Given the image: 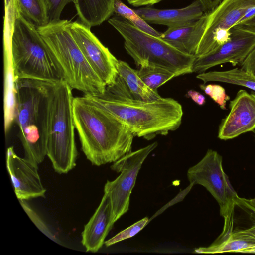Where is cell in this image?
<instances>
[{
    "label": "cell",
    "mask_w": 255,
    "mask_h": 255,
    "mask_svg": "<svg viewBox=\"0 0 255 255\" xmlns=\"http://www.w3.org/2000/svg\"><path fill=\"white\" fill-rule=\"evenodd\" d=\"M83 96L125 125L135 136L146 140L166 135L181 124L182 107L176 100L161 97L151 101L134 99L118 77L102 95Z\"/></svg>",
    "instance_id": "cell-1"
},
{
    "label": "cell",
    "mask_w": 255,
    "mask_h": 255,
    "mask_svg": "<svg viewBox=\"0 0 255 255\" xmlns=\"http://www.w3.org/2000/svg\"><path fill=\"white\" fill-rule=\"evenodd\" d=\"M73 113L82 150L96 166L113 163L131 151L135 136L113 116L84 96L74 97Z\"/></svg>",
    "instance_id": "cell-2"
},
{
    "label": "cell",
    "mask_w": 255,
    "mask_h": 255,
    "mask_svg": "<svg viewBox=\"0 0 255 255\" xmlns=\"http://www.w3.org/2000/svg\"><path fill=\"white\" fill-rule=\"evenodd\" d=\"M4 1V42L10 54L14 80L64 81L37 27L22 15L16 0Z\"/></svg>",
    "instance_id": "cell-3"
},
{
    "label": "cell",
    "mask_w": 255,
    "mask_h": 255,
    "mask_svg": "<svg viewBox=\"0 0 255 255\" xmlns=\"http://www.w3.org/2000/svg\"><path fill=\"white\" fill-rule=\"evenodd\" d=\"M57 83L14 80V120L25 157L36 164L46 156V129L49 95Z\"/></svg>",
    "instance_id": "cell-4"
},
{
    "label": "cell",
    "mask_w": 255,
    "mask_h": 255,
    "mask_svg": "<svg viewBox=\"0 0 255 255\" xmlns=\"http://www.w3.org/2000/svg\"><path fill=\"white\" fill-rule=\"evenodd\" d=\"M70 22L61 20L37 29L64 81L72 89L84 94L102 95L106 85L90 65L74 39L69 28Z\"/></svg>",
    "instance_id": "cell-5"
},
{
    "label": "cell",
    "mask_w": 255,
    "mask_h": 255,
    "mask_svg": "<svg viewBox=\"0 0 255 255\" xmlns=\"http://www.w3.org/2000/svg\"><path fill=\"white\" fill-rule=\"evenodd\" d=\"M72 90L63 81L54 84L49 95L46 155L59 174L67 173L74 168L77 157Z\"/></svg>",
    "instance_id": "cell-6"
},
{
    "label": "cell",
    "mask_w": 255,
    "mask_h": 255,
    "mask_svg": "<svg viewBox=\"0 0 255 255\" xmlns=\"http://www.w3.org/2000/svg\"><path fill=\"white\" fill-rule=\"evenodd\" d=\"M108 22L123 38L126 51L138 67L158 65L172 71L176 77L192 73L195 56L181 52L161 38L139 30L121 16L112 17Z\"/></svg>",
    "instance_id": "cell-7"
},
{
    "label": "cell",
    "mask_w": 255,
    "mask_h": 255,
    "mask_svg": "<svg viewBox=\"0 0 255 255\" xmlns=\"http://www.w3.org/2000/svg\"><path fill=\"white\" fill-rule=\"evenodd\" d=\"M191 184L204 186L213 196L225 218V225L230 222L234 205L238 197L222 166V157L216 151L209 149L203 158L187 171Z\"/></svg>",
    "instance_id": "cell-8"
},
{
    "label": "cell",
    "mask_w": 255,
    "mask_h": 255,
    "mask_svg": "<svg viewBox=\"0 0 255 255\" xmlns=\"http://www.w3.org/2000/svg\"><path fill=\"white\" fill-rule=\"evenodd\" d=\"M156 142L131 151L113 162L111 168L120 174L114 180H107L104 191L110 200L114 222L126 213L130 197L141 166L149 154L157 146Z\"/></svg>",
    "instance_id": "cell-9"
},
{
    "label": "cell",
    "mask_w": 255,
    "mask_h": 255,
    "mask_svg": "<svg viewBox=\"0 0 255 255\" xmlns=\"http://www.w3.org/2000/svg\"><path fill=\"white\" fill-rule=\"evenodd\" d=\"M254 8L255 0H222L207 13L205 29L195 56L208 54L228 41L231 28Z\"/></svg>",
    "instance_id": "cell-10"
},
{
    "label": "cell",
    "mask_w": 255,
    "mask_h": 255,
    "mask_svg": "<svg viewBox=\"0 0 255 255\" xmlns=\"http://www.w3.org/2000/svg\"><path fill=\"white\" fill-rule=\"evenodd\" d=\"M70 32L87 61L106 85L113 84L117 76L118 60L91 31L90 27L82 22L69 24Z\"/></svg>",
    "instance_id": "cell-11"
},
{
    "label": "cell",
    "mask_w": 255,
    "mask_h": 255,
    "mask_svg": "<svg viewBox=\"0 0 255 255\" xmlns=\"http://www.w3.org/2000/svg\"><path fill=\"white\" fill-rule=\"evenodd\" d=\"M230 31V39L226 42L208 54L196 57L192 73H202L225 63H231L233 66L241 64L255 46V34L234 28Z\"/></svg>",
    "instance_id": "cell-12"
},
{
    "label": "cell",
    "mask_w": 255,
    "mask_h": 255,
    "mask_svg": "<svg viewBox=\"0 0 255 255\" xmlns=\"http://www.w3.org/2000/svg\"><path fill=\"white\" fill-rule=\"evenodd\" d=\"M37 164L19 157L13 147L7 149L6 166L18 200L44 197L46 189L38 172Z\"/></svg>",
    "instance_id": "cell-13"
},
{
    "label": "cell",
    "mask_w": 255,
    "mask_h": 255,
    "mask_svg": "<svg viewBox=\"0 0 255 255\" xmlns=\"http://www.w3.org/2000/svg\"><path fill=\"white\" fill-rule=\"evenodd\" d=\"M230 108L219 128L218 137L222 140L234 138L255 128V96L252 93L239 90Z\"/></svg>",
    "instance_id": "cell-14"
},
{
    "label": "cell",
    "mask_w": 255,
    "mask_h": 255,
    "mask_svg": "<svg viewBox=\"0 0 255 255\" xmlns=\"http://www.w3.org/2000/svg\"><path fill=\"white\" fill-rule=\"evenodd\" d=\"M115 223L110 200L104 193L99 206L82 232L81 242L87 252H97L103 246Z\"/></svg>",
    "instance_id": "cell-15"
},
{
    "label": "cell",
    "mask_w": 255,
    "mask_h": 255,
    "mask_svg": "<svg viewBox=\"0 0 255 255\" xmlns=\"http://www.w3.org/2000/svg\"><path fill=\"white\" fill-rule=\"evenodd\" d=\"M134 11L147 23L165 25L168 28L185 25L199 19L205 13L198 0L181 8L158 9L143 7Z\"/></svg>",
    "instance_id": "cell-16"
},
{
    "label": "cell",
    "mask_w": 255,
    "mask_h": 255,
    "mask_svg": "<svg viewBox=\"0 0 255 255\" xmlns=\"http://www.w3.org/2000/svg\"><path fill=\"white\" fill-rule=\"evenodd\" d=\"M207 17V13H204L199 19L185 25L168 28L159 37L181 52L195 56L205 29Z\"/></svg>",
    "instance_id": "cell-17"
},
{
    "label": "cell",
    "mask_w": 255,
    "mask_h": 255,
    "mask_svg": "<svg viewBox=\"0 0 255 255\" xmlns=\"http://www.w3.org/2000/svg\"><path fill=\"white\" fill-rule=\"evenodd\" d=\"M195 252L200 254H217L228 252L255 253V239L242 230H235L218 238L210 246L199 247Z\"/></svg>",
    "instance_id": "cell-18"
},
{
    "label": "cell",
    "mask_w": 255,
    "mask_h": 255,
    "mask_svg": "<svg viewBox=\"0 0 255 255\" xmlns=\"http://www.w3.org/2000/svg\"><path fill=\"white\" fill-rule=\"evenodd\" d=\"M115 0H75L81 22L90 27L98 26L109 19L114 13Z\"/></svg>",
    "instance_id": "cell-19"
},
{
    "label": "cell",
    "mask_w": 255,
    "mask_h": 255,
    "mask_svg": "<svg viewBox=\"0 0 255 255\" xmlns=\"http://www.w3.org/2000/svg\"><path fill=\"white\" fill-rule=\"evenodd\" d=\"M117 77L121 80L134 99L151 101L160 98L157 90L149 88L139 77L137 70L127 62L118 60L117 63Z\"/></svg>",
    "instance_id": "cell-20"
},
{
    "label": "cell",
    "mask_w": 255,
    "mask_h": 255,
    "mask_svg": "<svg viewBox=\"0 0 255 255\" xmlns=\"http://www.w3.org/2000/svg\"><path fill=\"white\" fill-rule=\"evenodd\" d=\"M196 78L204 84L210 81L221 82L244 86L255 91V77L241 68L202 72Z\"/></svg>",
    "instance_id": "cell-21"
},
{
    "label": "cell",
    "mask_w": 255,
    "mask_h": 255,
    "mask_svg": "<svg viewBox=\"0 0 255 255\" xmlns=\"http://www.w3.org/2000/svg\"><path fill=\"white\" fill-rule=\"evenodd\" d=\"M22 15L37 28L48 24L44 0H16Z\"/></svg>",
    "instance_id": "cell-22"
},
{
    "label": "cell",
    "mask_w": 255,
    "mask_h": 255,
    "mask_svg": "<svg viewBox=\"0 0 255 255\" xmlns=\"http://www.w3.org/2000/svg\"><path fill=\"white\" fill-rule=\"evenodd\" d=\"M137 72L141 80L150 88L157 89L171 79L176 77L171 70L156 65H141Z\"/></svg>",
    "instance_id": "cell-23"
},
{
    "label": "cell",
    "mask_w": 255,
    "mask_h": 255,
    "mask_svg": "<svg viewBox=\"0 0 255 255\" xmlns=\"http://www.w3.org/2000/svg\"><path fill=\"white\" fill-rule=\"evenodd\" d=\"M113 11L117 15L126 19L135 27L147 34L158 37L162 34L150 26L134 10L130 8L120 0H115Z\"/></svg>",
    "instance_id": "cell-24"
},
{
    "label": "cell",
    "mask_w": 255,
    "mask_h": 255,
    "mask_svg": "<svg viewBox=\"0 0 255 255\" xmlns=\"http://www.w3.org/2000/svg\"><path fill=\"white\" fill-rule=\"evenodd\" d=\"M148 221V218L144 217L105 241L104 244L107 247H109L134 236L146 225Z\"/></svg>",
    "instance_id": "cell-25"
},
{
    "label": "cell",
    "mask_w": 255,
    "mask_h": 255,
    "mask_svg": "<svg viewBox=\"0 0 255 255\" xmlns=\"http://www.w3.org/2000/svg\"><path fill=\"white\" fill-rule=\"evenodd\" d=\"M200 88L209 95L222 110H226V102L230 97L226 94L225 89L218 84H201Z\"/></svg>",
    "instance_id": "cell-26"
},
{
    "label": "cell",
    "mask_w": 255,
    "mask_h": 255,
    "mask_svg": "<svg viewBox=\"0 0 255 255\" xmlns=\"http://www.w3.org/2000/svg\"><path fill=\"white\" fill-rule=\"evenodd\" d=\"M46 7L49 23L59 21L62 10L70 2L75 3V0H44Z\"/></svg>",
    "instance_id": "cell-27"
},
{
    "label": "cell",
    "mask_w": 255,
    "mask_h": 255,
    "mask_svg": "<svg viewBox=\"0 0 255 255\" xmlns=\"http://www.w3.org/2000/svg\"><path fill=\"white\" fill-rule=\"evenodd\" d=\"M20 203L25 211L31 220L34 223L37 228L51 240L57 242L55 236L50 232L46 224L43 220L37 214V213L29 206L26 200H19Z\"/></svg>",
    "instance_id": "cell-28"
},
{
    "label": "cell",
    "mask_w": 255,
    "mask_h": 255,
    "mask_svg": "<svg viewBox=\"0 0 255 255\" xmlns=\"http://www.w3.org/2000/svg\"><path fill=\"white\" fill-rule=\"evenodd\" d=\"M240 65L241 69L255 77V46Z\"/></svg>",
    "instance_id": "cell-29"
},
{
    "label": "cell",
    "mask_w": 255,
    "mask_h": 255,
    "mask_svg": "<svg viewBox=\"0 0 255 255\" xmlns=\"http://www.w3.org/2000/svg\"><path fill=\"white\" fill-rule=\"evenodd\" d=\"M232 28L255 34V12L251 16L235 25Z\"/></svg>",
    "instance_id": "cell-30"
},
{
    "label": "cell",
    "mask_w": 255,
    "mask_h": 255,
    "mask_svg": "<svg viewBox=\"0 0 255 255\" xmlns=\"http://www.w3.org/2000/svg\"><path fill=\"white\" fill-rule=\"evenodd\" d=\"M201 3L205 13L212 11L222 0H198Z\"/></svg>",
    "instance_id": "cell-31"
},
{
    "label": "cell",
    "mask_w": 255,
    "mask_h": 255,
    "mask_svg": "<svg viewBox=\"0 0 255 255\" xmlns=\"http://www.w3.org/2000/svg\"><path fill=\"white\" fill-rule=\"evenodd\" d=\"M187 95L199 105L202 106L205 103V96L197 91L190 90L188 91Z\"/></svg>",
    "instance_id": "cell-32"
},
{
    "label": "cell",
    "mask_w": 255,
    "mask_h": 255,
    "mask_svg": "<svg viewBox=\"0 0 255 255\" xmlns=\"http://www.w3.org/2000/svg\"><path fill=\"white\" fill-rule=\"evenodd\" d=\"M128 2L135 7H139L145 5H152L158 3L163 0H127Z\"/></svg>",
    "instance_id": "cell-33"
},
{
    "label": "cell",
    "mask_w": 255,
    "mask_h": 255,
    "mask_svg": "<svg viewBox=\"0 0 255 255\" xmlns=\"http://www.w3.org/2000/svg\"><path fill=\"white\" fill-rule=\"evenodd\" d=\"M235 203H239L245 207L255 213V198L246 199L241 198L239 197L237 198Z\"/></svg>",
    "instance_id": "cell-34"
},
{
    "label": "cell",
    "mask_w": 255,
    "mask_h": 255,
    "mask_svg": "<svg viewBox=\"0 0 255 255\" xmlns=\"http://www.w3.org/2000/svg\"><path fill=\"white\" fill-rule=\"evenodd\" d=\"M242 231L245 234L255 239V223L249 228L243 229Z\"/></svg>",
    "instance_id": "cell-35"
},
{
    "label": "cell",
    "mask_w": 255,
    "mask_h": 255,
    "mask_svg": "<svg viewBox=\"0 0 255 255\" xmlns=\"http://www.w3.org/2000/svg\"><path fill=\"white\" fill-rule=\"evenodd\" d=\"M252 94H253V95H254V96H255V93H252Z\"/></svg>",
    "instance_id": "cell-36"
}]
</instances>
